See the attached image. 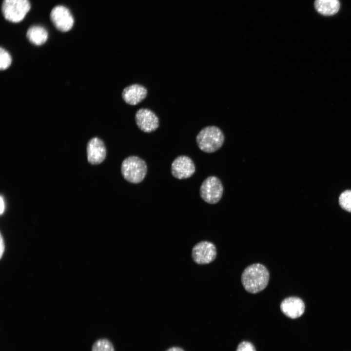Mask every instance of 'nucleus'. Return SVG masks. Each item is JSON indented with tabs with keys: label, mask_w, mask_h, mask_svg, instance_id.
Wrapping results in <instances>:
<instances>
[{
	"label": "nucleus",
	"mask_w": 351,
	"mask_h": 351,
	"mask_svg": "<svg viewBox=\"0 0 351 351\" xmlns=\"http://www.w3.org/2000/svg\"><path fill=\"white\" fill-rule=\"evenodd\" d=\"M30 9L28 0H3L1 5L4 18L14 23L22 20Z\"/></svg>",
	"instance_id": "20e7f679"
},
{
	"label": "nucleus",
	"mask_w": 351,
	"mask_h": 351,
	"mask_svg": "<svg viewBox=\"0 0 351 351\" xmlns=\"http://www.w3.org/2000/svg\"><path fill=\"white\" fill-rule=\"evenodd\" d=\"M135 120L137 127L142 132L151 133L159 125V119L155 112L147 108H141L135 114Z\"/></svg>",
	"instance_id": "423d86ee"
},
{
	"label": "nucleus",
	"mask_w": 351,
	"mask_h": 351,
	"mask_svg": "<svg viewBox=\"0 0 351 351\" xmlns=\"http://www.w3.org/2000/svg\"><path fill=\"white\" fill-rule=\"evenodd\" d=\"M270 278L267 268L260 263L248 266L241 274V282L245 290L251 293H256L267 286Z\"/></svg>",
	"instance_id": "f257e3e1"
},
{
	"label": "nucleus",
	"mask_w": 351,
	"mask_h": 351,
	"mask_svg": "<svg viewBox=\"0 0 351 351\" xmlns=\"http://www.w3.org/2000/svg\"><path fill=\"white\" fill-rule=\"evenodd\" d=\"M166 351H184L182 348L178 347H173L170 348Z\"/></svg>",
	"instance_id": "412c9836"
},
{
	"label": "nucleus",
	"mask_w": 351,
	"mask_h": 351,
	"mask_svg": "<svg viewBox=\"0 0 351 351\" xmlns=\"http://www.w3.org/2000/svg\"><path fill=\"white\" fill-rule=\"evenodd\" d=\"M91 351H115V349L109 340L100 338L93 343Z\"/></svg>",
	"instance_id": "2eb2a0df"
},
{
	"label": "nucleus",
	"mask_w": 351,
	"mask_h": 351,
	"mask_svg": "<svg viewBox=\"0 0 351 351\" xmlns=\"http://www.w3.org/2000/svg\"><path fill=\"white\" fill-rule=\"evenodd\" d=\"M147 172V166L144 160L136 156H128L121 165V173L124 178L132 183L141 182Z\"/></svg>",
	"instance_id": "7ed1b4c3"
},
{
	"label": "nucleus",
	"mask_w": 351,
	"mask_h": 351,
	"mask_svg": "<svg viewBox=\"0 0 351 351\" xmlns=\"http://www.w3.org/2000/svg\"><path fill=\"white\" fill-rule=\"evenodd\" d=\"M303 301L297 297H289L284 299L280 304L281 312L288 317L296 319L300 317L305 311Z\"/></svg>",
	"instance_id": "9b49d317"
},
{
	"label": "nucleus",
	"mask_w": 351,
	"mask_h": 351,
	"mask_svg": "<svg viewBox=\"0 0 351 351\" xmlns=\"http://www.w3.org/2000/svg\"><path fill=\"white\" fill-rule=\"evenodd\" d=\"M314 6L316 11L324 16L335 14L340 8L339 0H315Z\"/></svg>",
	"instance_id": "ddd939ff"
},
{
	"label": "nucleus",
	"mask_w": 351,
	"mask_h": 351,
	"mask_svg": "<svg viewBox=\"0 0 351 351\" xmlns=\"http://www.w3.org/2000/svg\"><path fill=\"white\" fill-rule=\"evenodd\" d=\"M236 351H256V349L252 343L244 341L239 344Z\"/></svg>",
	"instance_id": "a211bd4d"
},
{
	"label": "nucleus",
	"mask_w": 351,
	"mask_h": 351,
	"mask_svg": "<svg viewBox=\"0 0 351 351\" xmlns=\"http://www.w3.org/2000/svg\"><path fill=\"white\" fill-rule=\"evenodd\" d=\"M51 21L57 29L62 32H67L74 25V18L69 9L62 5L53 8L50 13Z\"/></svg>",
	"instance_id": "6e6552de"
},
{
	"label": "nucleus",
	"mask_w": 351,
	"mask_h": 351,
	"mask_svg": "<svg viewBox=\"0 0 351 351\" xmlns=\"http://www.w3.org/2000/svg\"><path fill=\"white\" fill-rule=\"evenodd\" d=\"M0 258L2 257L3 253L4 251V243L1 234H0Z\"/></svg>",
	"instance_id": "6ab92c4d"
},
{
	"label": "nucleus",
	"mask_w": 351,
	"mask_h": 351,
	"mask_svg": "<svg viewBox=\"0 0 351 351\" xmlns=\"http://www.w3.org/2000/svg\"><path fill=\"white\" fill-rule=\"evenodd\" d=\"M339 203L344 210L351 213V190H347L342 193L339 197Z\"/></svg>",
	"instance_id": "dca6fc26"
},
{
	"label": "nucleus",
	"mask_w": 351,
	"mask_h": 351,
	"mask_svg": "<svg viewBox=\"0 0 351 351\" xmlns=\"http://www.w3.org/2000/svg\"><path fill=\"white\" fill-rule=\"evenodd\" d=\"M223 187L221 180L216 176H210L202 183L199 194L201 198L206 202L216 204L222 197Z\"/></svg>",
	"instance_id": "39448f33"
},
{
	"label": "nucleus",
	"mask_w": 351,
	"mask_h": 351,
	"mask_svg": "<svg viewBox=\"0 0 351 351\" xmlns=\"http://www.w3.org/2000/svg\"><path fill=\"white\" fill-rule=\"evenodd\" d=\"M216 247L213 243L203 241L194 246L192 256L195 263L204 265L213 261L216 257Z\"/></svg>",
	"instance_id": "0eeeda50"
},
{
	"label": "nucleus",
	"mask_w": 351,
	"mask_h": 351,
	"mask_svg": "<svg viewBox=\"0 0 351 351\" xmlns=\"http://www.w3.org/2000/svg\"><path fill=\"white\" fill-rule=\"evenodd\" d=\"M26 36L32 43L36 45H41L46 41L48 32L44 28L35 25L28 29Z\"/></svg>",
	"instance_id": "4468645a"
},
{
	"label": "nucleus",
	"mask_w": 351,
	"mask_h": 351,
	"mask_svg": "<svg viewBox=\"0 0 351 351\" xmlns=\"http://www.w3.org/2000/svg\"><path fill=\"white\" fill-rule=\"evenodd\" d=\"M12 58L9 53L4 48L0 50V68L5 70L11 65Z\"/></svg>",
	"instance_id": "f3484780"
},
{
	"label": "nucleus",
	"mask_w": 351,
	"mask_h": 351,
	"mask_svg": "<svg viewBox=\"0 0 351 351\" xmlns=\"http://www.w3.org/2000/svg\"><path fill=\"white\" fill-rule=\"evenodd\" d=\"M88 161L92 164H98L104 161L106 157V150L104 142L98 137L91 139L87 148Z\"/></svg>",
	"instance_id": "f8f14e48"
},
{
	"label": "nucleus",
	"mask_w": 351,
	"mask_h": 351,
	"mask_svg": "<svg viewBox=\"0 0 351 351\" xmlns=\"http://www.w3.org/2000/svg\"><path fill=\"white\" fill-rule=\"evenodd\" d=\"M0 214H2L5 210V202L2 195H1L0 197Z\"/></svg>",
	"instance_id": "aec40b11"
},
{
	"label": "nucleus",
	"mask_w": 351,
	"mask_h": 351,
	"mask_svg": "<svg viewBox=\"0 0 351 351\" xmlns=\"http://www.w3.org/2000/svg\"><path fill=\"white\" fill-rule=\"evenodd\" d=\"M148 93V89L144 85L133 83L123 89L121 97L126 104L131 106H136L147 98Z\"/></svg>",
	"instance_id": "9d476101"
},
{
	"label": "nucleus",
	"mask_w": 351,
	"mask_h": 351,
	"mask_svg": "<svg viewBox=\"0 0 351 351\" xmlns=\"http://www.w3.org/2000/svg\"><path fill=\"white\" fill-rule=\"evenodd\" d=\"M195 165L189 156H180L173 161L172 174L175 178L182 179L191 177L195 172Z\"/></svg>",
	"instance_id": "1a4fd4ad"
},
{
	"label": "nucleus",
	"mask_w": 351,
	"mask_h": 351,
	"mask_svg": "<svg viewBox=\"0 0 351 351\" xmlns=\"http://www.w3.org/2000/svg\"><path fill=\"white\" fill-rule=\"evenodd\" d=\"M221 130L215 126H208L202 129L196 136L198 148L202 151L211 153L219 149L224 141Z\"/></svg>",
	"instance_id": "f03ea898"
}]
</instances>
